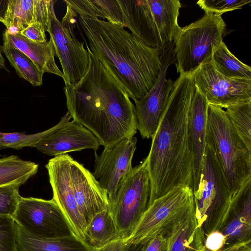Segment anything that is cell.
Returning <instances> with one entry per match:
<instances>
[{"label":"cell","mask_w":251,"mask_h":251,"mask_svg":"<svg viewBox=\"0 0 251 251\" xmlns=\"http://www.w3.org/2000/svg\"><path fill=\"white\" fill-rule=\"evenodd\" d=\"M193 193L195 216L204 240L225 225L231 210L233 195L216 153L207 142L200 182Z\"/></svg>","instance_id":"cell-4"},{"label":"cell","mask_w":251,"mask_h":251,"mask_svg":"<svg viewBox=\"0 0 251 251\" xmlns=\"http://www.w3.org/2000/svg\"><path fill=\"white\" fill-rule=\"evenodd\" d=\"M89 65L77 83L66 85L68 111L90 131L100 145L109 148L133 137L137 130L135 106L86 44Z\"/></svg>","instance_id":"cell-2"},{"label":"cell","mask_w":251,"mask_h":251,"mask_svg":"<svg viewBox=\"0 0 251 251\" xmlns=\"http://www.w3.org/2000/svg\"><path fill=\"white\" fill-rule=\"evenodd\" d=\"M211 62L218 73L227 78L251 80V67L236 57L224 41L214 50Z\"/></svg>","instance_id":"cell-27"},{"label":"cell","mask_w":251,"mask_h":251,"mask_svg":"<svg viewBox=\"0 0 251 251\" xmlns=\"http://www.w3.org/2000/svg\"><path fill=\"white\" fill-rule=\"evenodd\" d=\"M100 146L90 131L73 120L46 136L35 148L46 155L56 156L85 149L96 152Z\"/></svg>","instance_id":"cell-16"},{"label":"cell","mask_w":251,"mask_h":251,"mask_svg":"<svg viewBox=\"0 0 251 251\" xmlns=\"http://www.w3.org/2000/svg\"><path fill=\"white\" fill-rule=\"evenodd\" d=\"M206 142L214 149L229 189L235 193L251 178V151L237 133L225 110L210 104Z\"/></svg>","instance_id":"cell-5"},{"label":"cell","mask_w":251,"mask_h":251,"mask_svg":"<svg viewBox=\"0 0 251 251\" xmlns=\"http://www.w3.org/2000/svg\"><path fill=\"white\" fill-rule=\"evenodd\" d=\"M194 209L192 188L187 185L177 186L149 206L128 238L129 242L144 243L165 234Z\"/></svg>","instance_id":"cell-8"},{"label":"cell","mask_w":251,"mask_h":251,"mask_svg":"<svg viewBox=\"0 0 251 251\" xmlns=\"http://www.w3.org/2000/svg\"><path fill=\"white\" fill-rule=\"evenodd\" d=\"M3 53L19 76L33 86H40L43 84L44 73L28 56L14 47L3 35Z\"/></svg>","instance_id":"cell-28"},{"label":"cell","mask_w":251,"mask_h":251,"mask_svg":"<svg viewBox=\"0 0 251 251\" xmlns=\"http://www.w3.org/2000/svg\"><path fill=\"white\" fill-rule=\"evenodd\" d=\"M66 12L60 21L53 14L48 32L50 35L62 69L65 85L74 84L85 75L89 65V56L84 43L74 32L77 14L67 3Z\"/></svg>","instance_id":"cell-9"},{"label":"cell","mask_w":251,"mask_h":251,"mask_svg":"<svg viewBox=\"0 0 251 251\" xmlns=\"http://www.w3.org/2000/svg\"><path fill=\"white\" fill-rule=\"evenodd\" d=\"M117 25L127 27L136 37L152 48H161L160 38L147 0H118Z\"/></svg>","instance_id":"cell-17"},{"label":"cell","mask_w":251,"mask_h":251,"mask_svg":"<svg viewBox=\"0 0 251 251\" xmlns=\"http://www.w3.org/2000/svg\"><path fill=\"white\" fill-rule=\"evenodd\" d=\"M204 249L209 251H218L225 246V239L219 231L208 234L204 240Z\"/></svg>","instance_id":"cell-35"},{"label":"cell","mask_w":251,"mask_h":251,"mask_svg":"<svg viewBox=\"0 0 251 251\" xmlns=\"http://www.w3.org/2000/svg\"><path fill=\"white\" fill-rule=\"evenodd\" d=\"M70 169L75 201L87 224L96 214L108 209L107 194L93 174L71 156Z\"/></svg>","instance_id":"cell-15"},{"label":"cell","mask_w":251,"mask_h":251,"mask_svg":"<svg viewBox=\"0 0 251 251\" xmlns=\"http://www.w3.org/2000/svg\"><path fill=\"white\" fill-rule=\"evenodd\" d=\"M9 0H0V22H5Z\"/></svg>","instance_id":"cell-39"},{"label":"cell","mask_w":251,"mask_h":251,"mask_svg":"<svg viewBox=\"0 0 251 251\" xmlns=\"http://www.w3.org/2000/svg\"><path fill=\"white\" fill-rule=\"evenodd\" d=\"M17 224L11 217L0 216V251H17Z\"/></svg>","instance_id":"cell-31"},{"label":"cell","mask_w":251,"mask_h":251,"mask_svg":"<svg viewBox=\"0 0 251 251\" xmlns=\"http://www.w3.org/2000/svg\"><path fill=\"white\" fill-rule=\"evenodd\" d=\"M85 236L86 243L92 248L101 247L121 238L108 209L92 217L87 224Z\"/></svg>","instance_id":"cell-25"},{"label":"cell","mask_w":251,"mask_h":251,"mask_svg":"<svg viewBox=\"0 0 251 251\" xmlns=\"http://www.w3.org/2000/svg\"><path fill=\"white\" fill-rule=\"evenodd\" d=\"M72 118L68 111L54 126L39 133L25 134L18 132H0V149L12 148L19 150L24 147H35L38 143L46 136L55 129L63 126Z\"/></svg>","instance_id":"cell-29"},{"label":"cell","mask_w":251,"mask_h":251,"mask_svg":"<svg viewBox=\"0 0 251 251\" xmlns=\"http://www.w3.org/2000/svg\"><path fill=\"white\" fill-rule=\"evenodd\" d=\"M52 0H9L3 24L10 32L20 33L29 25L37 23L48 32L55 13Z\"/></svg>","instance_id":"cell-19"},{"label":"cell","mask_w":251,"mask_h":251,"mask_svg":"<svg viewBox=\"0 0 251 251\" xmlns=\"http://www.w3.org/2000/svg\"><path fill=\"white\" fill-rule=\"evenodd\" d=\"M225 109L237 133L251 151V100L230 105Z\"/></svg>","instance_id":"cell-30"},{"label":"cell","mask_w":251,"mask_h":251,"mask_svg":"<svg viewBox=\"0 0 251 251\" xmlns=\"http://www.w3.org/2000/svg\"><path fill=\"white\" fill-rule=\"evenodd\" d=\"M46 30L41 25L32 24L22 30L20 33L29 40L36 43H44L48 40Z\"/></svg>","instance_id":"cell-34"},{"label":"cell","mask_w":251,"mask_h":251,"mask_svg":"<svg viewBox=\"0 0 251 251\" xmlns=\"http://www.w3.org/2000/svg\"><path fill=\"white\" fill-rule=\"evenodd\" d=\"M36 163L21 159L16 155L0 159V186L17 185L21 186L38 171Z\"/></svg>","instance_id":"cell-26"},{"label":"cell","mask_w":251,"mask_h":251,"mask_svg":"<svg viewBox=\"0 0 251 251\" xmlns=\"http://www.w3.org/2000/svg\"><path fill=\"white\" fill-rule=\"evenodd\" d=\"M3 51V46L0 45V68L3 69L7 71H8V70L7 69L5 65V60L2 55Z\"/></svg>","instance_id":"cell-41"},{"label":"cell","mask_w":251,"mask_h":251,"mask_svg":"<svg viewBox=\"0 0 251 251\" xmlns=\"http://www.w3.org/2000/svg\"><path fill=\"white\" fill-rule=\"evenodd\" d=\"M136 143V137L126 138L112 147L104 148L100 155L95 153L93 174L106 192L109 201L133 168L132 160Z\"/></svg>","instance_id":"cell-13"},{"label":"cell","mask_w":251,"mask_h":251,"mask_svg":"<svg viewBox=\"0 0 251 251\" xmlns=\"http://www.w3.org/2000/svg\"><path fill=\"white\" fill-rule=\"evenodd\" d=\"M161 69L152 87L141 99L134 100L137 130L143 139L151 138L167 105L174 81L166 77L167 71L176 61L174 43L161 48Z\"/></svg>","instance_id":"cell-11"},{"label":"cell","mask_w":251,"mask_h":251,"mask_svg":"<svg viewBox=\"0 0 251 251\" xmlns=\"http://www.w3.org/2000/svg\"><path fill=\"white\" fill-rule=\"evenodd\" d=\"M208 102L196 87L190 113V128L193 157V187L199 183L206 145L207 119Z\"/></svg>","instance_id":"cell-20"},{"label":"cell","mask_w":251,"mask_h":251,"mask_svg":"<svg viewBox=\"0 0 251 251\" xmlns=\"http://www.w3.org/2000/svg\"><path fill=\"white\" fill-rule=\"evenodd\" d=\"M179 75L151 137L145 158L150 184L149 206L179 185L192 189L193 157L190 113L196 90L194 75Z\"/></svg>","instance_id":"cell-1"},{"label":"cell","mask_w":251,"mask_h":251,"mask_svg":"<svg viewBox=\"0 0 251 251\" xmlns=\"http://www.w3.org/2000/svg\"><path fill=\"white\" fill-rule=\"evenodd\" d=\"M131 244L128 238H121L101 247L92 249V251H125Z\"/></svg>","instance_id":"cell-37"},{"label":"cell","mask_w":251,"mask_h":251,"mask_svg":"<svg viewBox=\"0 0 251 251\" xmlns=\"http://www.w3.org/2000/svg\"><path fill=\"white\" fill-rule=\"evenodd\" d=\"M145 242L131 244L125 251H144Z\"/></svg>","instance_id":"cell-40"},{"label":"cell","mask_w":251,"mask_h":251,"mask_svg":"<svg viewBox=\"0 0 251 251\" xmlns=\"http://www.w3.org/2000/svg\"><path fill=\"white\" fill-rule=\"evenodd\" d=\"M3 35L14 47L28 56L41 71L54 74L63 78V73L55 61V52L50 39L44 43H36L19 32H10L7 29Z\"/></svg>","instance_id":"cell-21"},{"label":"cell","mask_w":251,"mask_h":251,"mask_svg":"<svg viewBox=\"0 0 251 251\" xmlns=\"http://www.w3.org/2000/svg\"><path fill=\"white\" fill-rule=\"evenodd\" d=\"M151 184L144 159L133 167L109 201L108 210L122 238H128L149 205Z\"/></svg>","instance_id":"cell-7"},{"label":"cell","mask_w":251,"mask_h":251,"mask_svg":"<svg viewBox=\"0 0 251 251\" xmlns=\"http://www.w3.org/2000/svg\"><path fill=\"white\" fill-rule=\"evenodd\" d=\"M76 14L90 50L128 97L134 101L146 95L161 69V48L148 46L120 25Z\"/></svg>","instance_id":"cell-3"},{"label":"cell","mask_w":251,"mask_h":251,"mask_svg":"<svg viewBox=\"0 0 251 251\" xmlns=\"http://www.w3.org/2000/svg\"><path fill=\"white\" fill-rule=\"evenodd\" d=\"M218 231L225 239L223 248L251 242V178L233 194L229 216Z\"/></svg>","instance_id":"cell-18"},{"label":"cell","mask_w":251,"mask_h":251,"mask_svg":"<svg viewBox=\"0 0 251 251\" xmlns=\"http://www.w3.org/2000/svg\"><path fill=\"white\" fill-rule=\"evenodd\" d=\"M194 79L209 104L226 108L251 100V80L227 78L216 70L211 61L197 70Z\"/></svg>","instance_id":"cell-12"},{"label":"cell","mask_w":251,"mask_h":251,"mask_svg":"<svg viewBox=\"0 0 251 251\" xmlns=\"http://www.w3.org/2000/svg\"><path fill=\"white\" fill-rule=\"evenodd\" d=\"M71 156H54L46 165L53 192V199L62 210L75 235L86 242L87 223L80 213L74 196L70 169Z\"/></svg>","instance_id":"cell-14"},{"label":"cell","mask_w":251,"mask_h":251,"mask_svg":"<svg viewBox=\"0 0 251 251\" xmlns=\"http://www.w3.org/2000/svg\"><path fill=\"white\" fill-rule=\"evenodd\" d=\"M167 251H203L204 239L193 210L165 233Z\"/></svg>","instance_id":"cell-22"},{"label":"cell","mask_w":251,"mask_h":251,"mask_svg":"<svg viewBox=\"0 0 251 251\" xmlns=\"http://www.w3.org/2000/svg\"><path fill=\"white\" fill-rule=\"evenodd\" d=\"M12 218L26 232L39 238L55 239L75 236L53 199L21 197Z\"/></svg>","instance_id":"cell-10"},{"label":"cell","mask_w":251,"mask_h":251,"mask_svg":"<svg viewBox=\"0 0 251 251\" xmlns=\"http://www.w3.org/2000/svg\"><path fill=\"white\" fill-rule=\"evenodd\" d=\"M251 0H200L197 4L205 11L222 15L223 13L242 8Z\"/></svg>","instance_id":"cell-32"},{"label":"cell","mask_w":251,"mask_h":251,"mask_svg":"<svg viewBox=\"0 0 251 251\" xmlns=\"http://www.w3.org/2000/svg\"><path fill=\"white\" fill-rule=\"evenodd\" d=\"M203 251H209L205 249ZM218 251H251V242L225 247Z\"/></svg>","instance_id":"cell-38"},{"label":"cell","mask_w":251,"mask_h":251,"mask_svg":"<svg viewBox=\"0 0 251 251\" xmlns=\"http://www.w3.org/2000/svg\"><path fill=\"white\" fill-rule=\"evenodd\" d=\"M168 242L165 234L158 235L145 242L144 251H167Z\"/></svg>","instance_id":"cell-36"},{"label":"cell","mask_w":251,"mask_h":251,"mask_svg":"<svg viewBox=\"0 0 251 251\" xmlns=\"http://www.w3.org/2000/svg\"><path fill=\"white\" fill-rule=\"evenodd\" d=\"M225 27L221 15L210 13L179 27L173 40L177 72L192 74L211 61L214 50L223 42Z\"/></svg>","instance_id":"cell-6"},{"label":"cell","mask_w":251,"mask_h":251,"mask_svg":"<svg viewBox=\"0 0 251 251\" xmlns=\"http://www.w3.org/2000/svg\"><path fill=\"white\" fill-rule=\"evenodd\" d=\"M158 31L162 46L173 42L179 26L177 19L181 3L179 0H147Z\"/></svg>","instance_id":"cell-24"},{"label":"cell","mask_w":251,"mask_h":251,"mask_svg":"<svg viewBox=\"0 0 251 251\" xmlns=\"http://www.w3.org/2000/svg\"><path fill=\"white\" fill-rule=\"evenodd\" d=\"M20 187L17 185L0 186V216L12 217L14 215L21 197Z\"/></svg>","instance_id":"cell-33"},{"label":"cell","mask_w":251,"mask_h":251,"mask_svg":"<svg viewBox=\"0 0 251 251\" xmlns=\"http://www.w3.org/2000/svg\"><path fill=\"white\" fill-rule=\"evenodd\" d=\"M17 251H92V248L77 237L45 239L33 236L17 224Z\"/></svg>","instance_id":"cell-23"}]
</instances>
